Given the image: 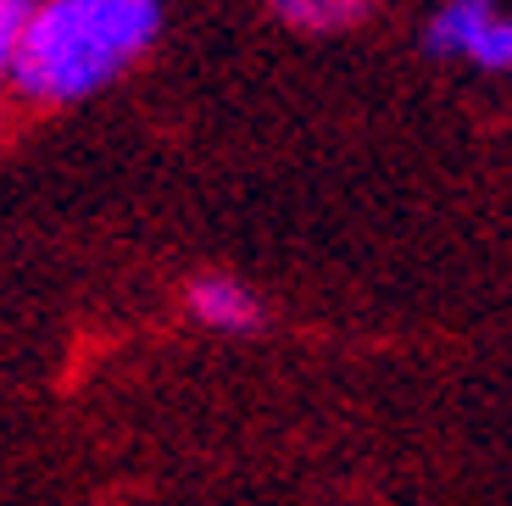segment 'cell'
<instances>
[{
    "mask_svg": "<svg viewBox=\"0 0 512 506\" xmlns=\"http://www.w3.org/2000/svg\"><path fill=\"white\" fill-rule=\"evenodd\" d=\"M279 17H284V23H301V28H340V23H362L368 6H351V0H312V6L284 0Z\"/></svg>",
    "mask_w": 512,
    "mask_h": 506,
    "instance_id": "277c9868",
    "label": "cell"
},
{
    "mask_svg": "<svg viewBox=\"0 0 512 506\" xmlns=\"http://www.w3.org/2000/svg\"><path fill=\"white\" fill-rule=\"evenodd\" d=\"M39 6H28V0H0V78L12 73L17 62V45H23L28 23H34Z\"/></svg>",
    "mask_w": 512,
    "mask_h": 506,
    "instance_id": "5b68a950",
    "label": "cell"
},
{
    "mask_svg": "<svg viewBox=\"0 0 512 506\" xmlns=\"http://www.w3.org/2000/svg\"><path fill=\"white\" fill-rule=\"evenodd\" d=\"M162 28L151 0H51L17 45L12 78L39 101H78L101 89Z\"/></svg>",
    "mask_w": 512,
    "mask_h": 506,
    "instance_id": "6da1fadb",
    "label": "cell"
},
{
    "mask_svg": "<svg viewBox=\"0 0 512 506\" xmlns=\"http://www.w3.org/2000/svg\"><path fill=\"white\" fill-rule=\"evenodd\" d=\"M190 306H195L201 323H212V329H251L256 323V301L234 279H201L190 290Z\"/></svg>",
    "mask_w": 512,
    "mask_h": 506,
    "instance_id": "3957f363",
    "label": "cell"
},
{
    "mask_svg": "<svg viewBox=\"0 0 512 506\" xmlns=\"http://www.w3.org/2000/svg\"><path fill=\"white\" fill-rule=\"evenodd\" d=\"M429 51L435 56H468L479 67H501L512 73V17L490 12L479 0H457L429 23Z\"/></svg>",
    "mask_w": 512,
    "mask_h": 506,
    "instance_id": "7a4b0ae2",
    "label": "cell"
}]
</instances>
